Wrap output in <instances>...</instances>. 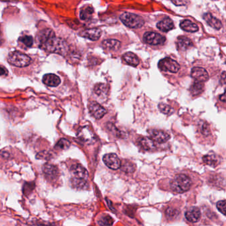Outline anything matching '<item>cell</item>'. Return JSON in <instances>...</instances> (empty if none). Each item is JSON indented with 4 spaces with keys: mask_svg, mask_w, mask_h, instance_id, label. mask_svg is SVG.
Wrapping results in <instances>:
<instances>
[{
    "mask_svg": "<svg viewBox=\"0 0 226 226\" xmlns=\"http://www.w3.org/2000/svg\"><path fill=\"white\" fill-rule=\"evenodd\" d=\"M43 173L46 179L50 181H54L59 177V171L56 166L47 164L43 167Z\"/></svg>",
    "mask_w": 226,
    "mask_h": 226,
    "instance_id": "cell-11",
    "label": "cell"
},
{
    "mask_svg": "<svg viewBox=\"0 0 226 226\" xmlns=\"http://www.w3.org/2000/svg\"><path fill=\"white\" fill-rule=\"evenodd\" d=\"M159 108L162 113L166 114V115H171L174 112L173 108H172L170 105L164 103H160L159 105Z\"/></svg>",
    "mask_w": 226,
    "mask_h": 226,
    "instance_id": "cell-31",
    "label": "cell"
},
{
    "mask_svg": "<svg viewBox=\"0 0 226 226\" xmlns=\"http://www.w3.org/2000/svg\"><path fill=\"white\" fill-rule=\"evenodd\" d=\"M7 61L11 65L17 67H25L30 65L31 59L29 56L19 51H13L8 55Z\"/></svg>",
    "mask_w": 226,
    "mask_h": 226,
    "instance_id": "cell-4",
    "label": "cell"
},
{
    "mask_svg": "<svg viewBox=\"0 0 226 226\" xmlns=\"http://www.w3.org/2000/svg\"><path fill=\"white\" fill-rule=\"evenodd\" d=\"M94 91L95 94H96L98 96L105 95L107 92V86L104 84H97L94 86Z\"/></svg>",
    "mask_w": 226,
    "mask_h": 226,
    "instance_id": "cell-29",
    "label": "cell"
},
{
    "mask_svg": "<svg viewBox=\"0 0 226 226\" xmlns=\"http://www.w3.org/2000/svg\"><path fill=\"white\" fill-rule=\"evenodd\" d=\"M121 43L115 39H107L102 42L103 49L111 51H116L120 48Z\"/></svg>",
    "mask_w": 226,
    "mask_h": 226,
    "instance_id": "cell-20",
    "label": "cell"
},
{
    "mask_svg": "<svg viewBox=\"0 0 226 226\" xmlns=\"http://www.w3.org/2000/svg\"><path fill=\"white\" fill-rule=\"evenodd\" d=\"M88 110L90 115L95 119H99L102 118L107 111L104 107L96 101H91L88 104Z\"/></svg>",
    "mask_w": 226,
    "mask_h": 226,
    "instance_id": "cell-9",
    "label": "cell"
},
{
    "mask_svg": "<svg viewBox=\"0 0 226 226\" xmlns=\"http://www.w3.org/2000/svg\"><path fill=\"white\" fill-rule=\"evenodd\" d=\"M7 74H8L7 70L6 69L5 67H3V66L0 65V76L7 75Z\"/></svg>",
    "mask_w": 226,
    "mask_h": 226,
    "instance_id": "cell-39",
    "label": "cell"
},
{
    "mask_svg": "<svg viewBox=\"0 0 226 226\" xmlns=\"http://www.w3.org/2000/svg\"><path fill=\"white\" fill-rule=\"evenodd\" d=\"M43 82L49 86L55 87L61 84V79L55 74H47L43 76Z\"/></svg>",
    "mask_w": 226,
    "mask_h": 226,
    "instance_id": "cell-17",
    "label": "cell"
},
{
    "mask_svg": "<svg viewBox=\"0 0 226 226\" xmlns=\"http://www.w3.org/2000/svg\"><path fill=\"white\" fill-rule=\"evenodd\" d=\"M181 28L184 31L190 32V33H195L198 31L199 28L198 25L194 23H192L191 21L188 19L183 20L180 23Z\"/></svg>",
    "mask_w": 226,
    "mask_h": 226,
    "instance_id": "cell-21",
    "label": "cell"
},
{
    "mask_svg": "<svg viewBox=\"0 0 226 226\" xmlns=\"http://www.w3.org/2000/svg\"><path fill=\"white\" fill-rule=\"evenodd\" d=\"M94 13V9L90 6H87L80 11V17L83 21H88L92 17Z\"/></svg>",
    "mask_w": 226,
    "mask_h": 226,
    "instance_id": "cell-26",
    "label": "cell"
},
{
    "mask_svg": "<svg viewBox=\"0 0 226 226\" xmlns=\"http://www.w3.org/2000/svg\"><path fill=\"white\" fill-rule=\"evenodd\" d=\"M185 217L190 222L195 223L199 221L201 217V212L198 208L191 207L186 212Z\"/></svg>",
    "mask_w": 226,
    "mask_h": 226,
    "instance_id": "cell-14",
    "label": "cell"
},
{
    "mask_svg": "<svg viewBox=\"0 0 226 226\" xmlns=\"http://www.w3.org/2000/svg\"><path fill=\"white\" fill-rule=\"evenodd\" d=\"M80 35L91 41H98L101 37V31L98 28H92L82 31Z\"/></svg>",
    "mask_w": 226,
    "mask_h": 226,
    "instance_id": "cell-15",
    "label": "cell"
},
{
    "mask_svg": "<svg viewBox=\"0 0 226 226\" xmlns=\"http://www.w3.org/2000/svg\"><path fill=\"white\" fill-rule=\"evenodd\" d=\"M203 19L205 20L208 25L213 29L219 30L222 27V23L221 21L216 17H214L210 13H206L203 16Z\"/></svg>",
    "mask_w": 226,
    "mask_h": 226,
    "instance_id": "cell-16",
    "label": "cell"
},
{
    "mask_svg": "<svg viewBox=\"0 0 226 226\" xmlns=\"http://www.w3.org/2000/svg\"><path fill=\"white\" fill-rule=\"evenodd\" d=\"M191 76L196 82L202 83L209 79V74L206 70L201 67L193 68L191 71Z\"/></svg>",
    "mask_w": 226,
    "mask_h": 226,
    "instance_id": "cell-12",
    "label": "cell"
},
{
    "mask_svg": "<svg viewBox=\"0 0 226 226\" xmlns=\"http://www.w3.org/2000/svg\"><path fill=\"white\" fill-rule=\"evenodd\" d=\"M192 186L190 177L184 174L176 176L171 183V188L175 193H184L188 190Z\"/></svg>",
    "mask_w": 226,
    "mask_h": 226,
    "instance_id": "cell-2",
    "label": "cell"
},
{
    "mask_svg": "<svg viewBox=\"0 0 226 226\" xmlns=\"http://www.w3.org/2000/svg\"><path fill=\"white\" fill-rule=\"evenodd\" d=\"M37 41L42 49L48 52L65 56L67 53L69 47L65 41L56 37L51 29L43 30L37 36Z\"/></svg>",
    "mask_w": 226,
    "mask_h": 226,
    "instance_id": "cell-1",
    "label": "cell"
},
{
    "mask_svg": "<svg viewBox=\"0 0 226 226\" xmlns=\"http://www.w3.org/2000/svg\"><path fill=\"white\" fill-rule=\"evenodd\" d=\"M120 167H121L123 171L127 172V173H133L135 169V165L131 163H125L121 165Z\"/></svg>",
    "mask_w": 226,
    "mask_h": 226,
    "instance_id": "cell-34",
    "label": "cell"
},
{
    "mask_svg": "<svg viewBox=\"0 0 226 226\" xmlns=\"http://www.w3.org/2000/svg\"><path fill=\"white\" fill-rule=\"evenodd\" d=\"M204 88V86L202 82L196 81L191 86L190 90L193 96H198L203 92Z\"/></svg>",
    "mask_w": 226,
    "mask_h": 226,
    "instance_id": "cell-27",
    "label": "cell"
},
{
    "mask_svg": "<svg viewBox=\"0 0 226 226\" xmlns=\"http://www.w3.org/2000/svg\"><path fill=\"white\" fill-rule=\"evenodd\" d=\"M217 208L220 212L222 213L223 215H225L226 214V201L225 200H220L217 202Z\"/></svg>",
    "mask_w": 226,
    "mask_h": 226,
    "instance_id": "cell-36",
    "label": "cell"
},
{
    "mask_svg": "<svg viewBox=\"0 0 226 226\" xmlns=\"http://www.w3.org/2000/svg\"><path fill=\"white\" fill-rule=\"evenodd\" d=\"M192 45L193 44L191 40L184 36H181L178 37L177 40V48L180 51H186L192 47Z\"/></svg>",
    "mask_w": 226,
    "mask_h": 226,
    "instance_id": "cell-18",
    "label": "cell"
},
{
    "mask_svg": "<svg viewBox=\"0 0 226 226\" xmlns=\"http://www.w3.org/2000/svg\"><path fill=\"white\" fill-rule=\"evenodd\" d=\"M119 19L124 25L131 29L141 28L145 24V21L141 16L129 12L122 13Z\"/></svg>",
    "mask_w": 226,
    "mask_h": 226,
    "instance_id": "cell-3",
    "label": "cell"
},
{
    "mask_svg": "<svg viewBox=\"0 0 226 226\" xmlns=\"http://www.w3.org/2000/svg\"><path fill=\"white\" fill-rule=\"evenodd\" d=\"M77 137L80 141L86 144H93L96 140L95 134L88 127L80 128L78 131Z\"/></svg>",
    "mask_w": 226,
    "mask_h": 226,
    "instance_id": "cell-5",
    "label": "cell"
},
{
    "mask_svg": "<svg viewBox=\"0 0 226 226\" xmlns=\"http://www.w3.org/2000/svg\"><path fill=\"white\" fill-rule=\"evenodd\" d=\"M103 161L107 167L112 170L119 169L121 165V161L115 153L105 155L103 157Z\"/></svg>",
    "mask_w": 226,
    "mask_h": 226,
    "instance_id": "cell-8",
    "label": "cell"
},
{
    "mask_svg": "<svg viewBox=\"0 0 226 226\" xmlns=\"http://www.w3.org/2000/svg\"><path fill=\"white\" fill-rule=\"evenodd\" d=\"M203 161L206 164L211 167H215L218 165V159L216 155L213 153H210L203 157Z\"/></svg>",
    "mask_w": 226,
    "mask_h": 226,
    "instance_id": "cell-24",
    "label": "cell"
},
{
    "mask_svg": "<svg viewBox=\"0 0 226 226\" xmlns=\"http://www.w3.org/2000/svg\"><path fill=\"white\" fill-rule=\"evenodd\" d=\"M71 171L74 176V178L86 180L88 177V173L83 166L80 164H75L71 167Z\"/></svg>",
    "mask_w": 226,
    "mask_h": 226,
    "instance_id": "cell-13",
    "label": "cell"
},
{
    "mask_svg": "<svg viewBox=\"0 0 226 226\" xmlns=\"http://www.w3.org/2000/svg\"><path fill=\"white\" fill-rule=\"evenodd\" d=\"M123 59L127 65H131L132 67H137L139 64V59L137 56L130 52L124 54L123 55Z\"/></svg>",
    "mask_w": 226,
    "mask_h": 226,
    "instance_id": "cell-22",
    "label": "cell"
},
{
    "mask_svg": "<svg viewBox=\"0 0 226 226\" xmlns=\"http://www.w3.org/2000/svg\"><path fill=\"white\" fill-rule=\"evenodd\" d=\"M159 69L165 72H170L171 73H177L180 69V65L175 60L165 58L161 60L158 65Z\"/></svg>",
    "mask_w": 226,
    "mask_h": 226,
    "instance_id": "cell-6",
    "label": "cell"
},
{
    "mask_svg": "<svg viewBox=\"0 0 226 226\" xmlns=\"http://www.w3.org/2000/svg\"><path fill=\"white\" fill-rule=\"evenodd\" d=\"M179 214V212L177 209L169 208L166 210V215L169 219H174L177 217Z\"/></svg>",
    "mask_w": 226,
    "mask_h": 226,
    "instance_id": "cell-32",
    "label": "cell"
},
{
    "mask_svg": "<svg viewBox=\"0 0 226 226\" xmlns=\"http://www.w3.org/2000/svg\"><path fill=\"white\" fill-rule=\"evenodd\" d=\"M219 99H220L221 101H223V102H224V101H225V93H223V94L221 95L220 97H219Z\"/></svg>",
    "mask_w": 226,
    "mask_h": 226,
    "instance_id": "cell-40",
    "label": "cell"
},
{
    "mask_svg": "<svg viewBox=\"0 0 226 226\" xmlns=\"http://www.w3.org/2000/svg\"><path fill=\"white\" fill-rule=\"evenodd\" d=\"M157 27L160 31L163 32H168L171 31L174 28V23L173 20L169 17L165 18V19L159 21L157 24Z\"/></svg>",
    "mask_w": 226,
    "mask_h": 226,
    "instance_id": "cell-19",
    "label": "cell"
},
{
    "mask_svg": "<svg viewBox=\"0 0 226 226\" xmlns=\"http://www.w3.org/2000/svg\"><path fill=\"white\" fill-rule=\"evenodd\" d=\"M200 130L201 133L204 135H208L210 133V129L209 125L206 122H203L200 124Z\"/></svg>",
    "mask_w": 226,
    "mask_h": 226,
    "instance_id": "cell-37",
    "label": "cell"
},
{
    "mask_svg": "<svg viewBox=\"0 0 226 226\" xmlns=\"http://www.w3.org/2000/svg\"><path fill=\"white\" fill-rule=\"evenodd\" d=\"M143 41L151 45H159L165 43V37L155 32H146L143 35Z\"/></svg>",
    "mask_w": 226,
    "mask_h": 226,
    "instance_id": "cell-7",
    "label": "cell"
},
{
    "mask_svg": "<svg viewBox=\"0 0 226 226\" xmlns=\"http://www.w3.org/2000/svg\"><path fill=\"white\" fill-rule=\"evenodd\" d=\"M19 40L20 41H21L27 47H32V45L33 44V39L31 36H23V37H21L20 38Z\"/></svg>",
    "mask_w": 226,
    "mask_h": 226,
    "instance_id": "cell-33",
    "label": "cell"
},
{
    "mask_svg": "<svg viewBox=\"0 0 226 226\" xmlns=\"http://www.w3.org/2000/svg\"><path fill=\"white\" fill-rule=\"evenodd\" d=\"M71 183L74 188L78 190H86L88 188V184L86 180L73 178L71 180Z\"/></svg>",
    "mask_w": 226,
    "mask_h": 226,
    "instance_id": "cell-25",
    "label": "cell"
},
{
    "mask_svg": "<svg viewBox=\"0 0 226 226\" xmlns=\"http://www.w3.org/2000/svg\"><path fill=\"white\" fill-rule=\"evenodd\" d=\"M151 139L158 143H163L167 142L170 139V135L167 132L162 130L153 129L149 131Z\"/></svg>",
    "mask_w": 226,
    "mask_h": 226,
    "instance_id": "cell-10",
    "label": "cell"
},
{
    "mask_svg": "<svg viewBox=\"0 0 226 226\" xmlns=\"http://www.w3.org/2000/svg\"><path fill=\"white\" fill-rule=\"evenodd\" d=\"M113 219L107 214L102 215L98 220V223L100 226H111L113 225Z\"/></svg>",
    "mask_w": 226,
    "mask_h": 226,
    "instance_id": "cell-28",
    "label": "cell"
},
{
    "mask_svg": "<svg viewBox=\"0 0 226 226\" xmlns=\"http://www.w3.org/2000/svg\"><path fill=\"white\" fill-rule=\"evenodd\" d=\"M71 146V143L66 139H61L55 146L56 149L61 150L68 149Z\"/></svg>",
    "mask_w": 226,
    "mask_h": 226,
    "instance_id": "cell-30",
    "label": "cell"
},
{
    "mask_svg": "<svg viewBox=\"0 0 226 226\" xmlns=\"http://www.w3.org/2000/svg\"><path fill=\"white\" fill-rule=\"evenodd\" d=\"M172 3L175 4L177 6H181V5H184L186 3H188V2L186 1H181V0H178V1H173Z\"/></svg>",
    "mask_w": 226,
    "mask_h": 226,
    "instance_id": "cell-38",
    "label": "cell"
},
{
    "mask_svg": "<svg viewBox=\"0 0 226 226\" xmlns=\"http://www.w3.org/2000/svg\"><path fill=\"white\" fill-rule=\"evenodd\" d=\"M139 144L141 147L146 151H152L155 149V143L149 137H143L140 139Z\"/></svg>",
    "mask_w": 226,
    "mask_h": 226,
    "instance_id": "cell-23",
    "label": "cell"
},
{
    "mask_svg": "<svg viewBox=\"0 0 226 226\" xmlns=\"http://www.w3.org/2000/svg\"><path fill=\"white\" fill-rule=\"evenodd\" d=\"M34 187H35V185H34L33 183H25V185H24L23 189V193L25 194L26 196L30 194L31 192L33 190Z\"/></svg>",
    "mask_w": 226,
    "mask_h": 226,
    "instance_id": "cell-35",
    "label": "cell"
}]
</instances>
